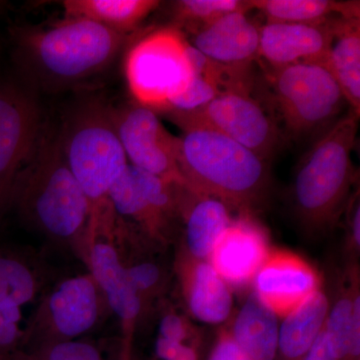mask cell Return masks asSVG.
I'll use <instances>...</instances> for the list:
<instances>
[{
	"instance_id": "cell-18",
	"label": "cell",
	"mask_w": 360,
	"mask_h": 360,
	"mask_svg": "<svg viewBox=\"0 0 360 360\" xmlns=\"http://www.w3.org/2000/svg\"><path fill=\"white\" fill-rule=\"evenodd\" d=\"M182 295L193 319L219 324L231 316V286L207 260L195 259L180 250L176 262Z\"/></svg>"
},
{
	"instance_id": "cell-21",
	"label": "cell",
	"mask_w": 360,
	"mask_h": 360,
	"mask_svg": "<svg viewBox=\"0 0 360 360\" xmlns=\"http://www.w3.org/2000/svg\"><path fill=\"white\" fill-rule=\"evenodd\" d=\"M329 298L319 288L283 319L276 360H303L323 330Z\"/></svg>"
},
{
	"instance_id": "cell-8",
	"label": "cell",
	"mask_w": 360,
	"mask_h": 360,
	"mask_svg": "<svg viewBox=\"0 0 360 360\" xmlns=\"http://www.w3.org/2000/svg\"><path fill=\"white\" fill-rule=\"evenodd\" d=\"M180 186L129 165L110 193L115 227L141 240L165 245L179 219Z\"/></svg>"
},
{
	"instance_id": "cell-17",
	"label": "cell",
	"mask_w": 360,
	"mask_h": 360,
	"mask_svg": "<svg viewBox=\"0 0 360 360\" xmlns=\"http://www.w3.org/2000/svg\"><path fill=\"white\" fill-rule=\"evenodd\" d=\"M248 11L225 14L194 30L189 44L219 65L250 66L258 58L260 26L248 18Z\"/></svg>"
},
{
	"instance_id": "cell-16",
	"label": "cell",
	"mask_w": 360,
	"mask_h": 360,
	"mask_svg": "<svg viewBox=\"0 0 360 360\" xmlns=\"http://www.w3.org/2000/svg\"><path fill=\"white\" fill-rule=\"evenodd\" d=\"M269 252L264 229L243 214L231 220L207 262L229 286L241 288L255 279Z\"/></svg>"
},
{
	"instance_id": "cell-30",
	"label": "cell",
	"mask_w": 360,
	"mask_h": 360,
	"mask_svg": "<svg viewBox=\"0 0 360 360\" xmlns=\"http://www.w3.org/2000/svg\"><path fill=\"white\" fill-rule=\"evenodd\" d=\"M21 309L0 307V355L4 359L23 347L25 329L20 328Z\"/></svg>"
},
{
	"instance_id": "cell-12",
	"label": "cell",
	"mask_w": 360,
	"mask_h": 360,
	"mask_svg": "<svg viewBox=\"0 0 360 360\" xmlns=\"http://www.w3.org/2000/svg\"><path fill=\"white\" fill-rule=\"evenodd\" d=\"M111 117L130 165L168 184L186 186L177 162L179 139L163 127L155 111L129 104L111 108Z\"/></svg>"
},
{
	"instance_id": "cell-10",
	"label": "cell",
	"mask_w": 360,
	"mask_h": 360,
	"mask_svg": "<svg viewBox=\"0 0 360 360\" xmlns=\"http://www.w3.org/2000/svg\"><path fill=\"white\" fill-rule=\"evenodd\" d=\"M250 89L236 87L224 90L198 110L167 115L182 130H212L269 162L281 146L283 134L274 118L251 96Z\"/></svg>"
},
{
	"instance_id": "cell-9",
	"label": "cell",
	"mask_w": 360,
	"mask_h": 360,
	"mask_svg": "<svg viewBox=\"0 0 360 360\" xmlns=\"http://www.w3.org/2000/svg\"><path fill=\"white\" fill-rule=\"evenodd\" d=\"M108 310L91 274L68 277L41 297L25 329L23 348L80 340Z\"/></svg>"
},
{
	"instance_id": "cell-15",
	"label": "cell",
	"mask_w": 360,
	"mask_h": 360,
	"mask_svg": "<svg viewBox=\"0 0 360 360\" xmlns=\"http://www.w3.org/2000/svg\"><path fill=\"white\" fill-rule=\"evenodd\" d=\"M338 20L321 25L265 23L260 26L258 58L272 70L297 63L324 66Z\"/></svg>"
},
{
	"instance_id": "cell-28",
	"label": "cell",
	"mask_w": 360,
	"mask_h": 360,
	"mask_svg": "<svg viewBox=\"0 0 360 360\" xmlns=\"http://www.w3.org/2000/svg\"><path fill=\"white\" fill-rule=\"evenodd\" d=\"M174 15L179 27L193 32L225 14L248 11L246 1L240 0H179L174 2Z\"/></svg>"
},
{
	"instance_id": "cell-20",
	"label": "cell",
	"mask_w": 360,
	"mask_h": 360,
	"mask_svg": "<svg viewBox=\"0 0 360 360\" xmlns=\"http://www.w3.org/2000/svg\"><path fill=\"white\" fill-rule=\"evenodd\" d=\"M278 319L253 290L236 315L229 333L251 360H276Z\"/></svg>"
},
{
	"instance_id": "cell-19",
	"label": "cell",
	"mask_w": 360,
	"mask_h": 360,
	"mask_svg": "<svg viewBox=\"0 0 360 360\" xmlns=\"http://www.w3.org/2000/svg\"><path fill=\"white\" fill-rule=\"evenodd\" d=\"M231 208L212 196L180 188L179 219L184 224L181 250L195 259L207 260L231 224Z\"/></svg>"
},
{
	"instance_id": "cell-14",
	"label": "cell",
	"mask_w": 360,
	"mask_h": 360,
	"mask_svg": "<svg viewBox=\"0 0 360 360\" xmlns=\"http://www.w3.org/2000/svg\"><path fill=\"white\" fill-rule=\"evenodd\" d=\"M253 281L257 295L279 319L321 288L314 267L300 255L284 250L270 251Z\"/></svg>"
},
{
	"instance_id": "cell-24",
	"label": "cell",
	"mask_w": 360,
	"mask_h": 360,
	"mask_svg": "<svg viewBox=\"0 0 360 360\" xmlns=\"http://www.w3.org/2000/svg\"><path fill=\"white\" fill-rule=\"evenodd\" d=\"M156 0H65V18H85L129 35L160 6Z\"/></svg>"
},
{
	"instance_id": "cell-25",
	"label": "cell",
	"mask_w": 360,
	"mask_h": 360,
	"mask_svg": "<svg viewBox=\"0 0 360 360\" xmlns=\"http://www.w3.org/2000/svg\"><path fill=\"white\" fill-rule=\"evenodd\" d=\"M44 283L41 267L32 258L11 250H0V307L28 304Z\"/></svg>"
},
{
	"instance_id": "cell-32",
	"label": "cell",
	"mask_w": 360,
	"mask_h": 360,
	"mask_svg": "<svg viewBox=\"0 0 360 360\" xmlns=\"http://www.w3.org/2000/svg\"><path fill=\"white\" fill-rule=\"evenodd\" d=\"M207 360H251L239 348L229 331H222Z\"/></svg>"
},
{
	"instance_id": "cell-29",
	"label": "cell",
	"mask_w": 360,
	"mask_h": 360,
	"mask_svg": "<svg viewBox=\"0 0 360 360\" xmlns=\"http://www.w3.org/2000/svg\"><path fill=\"white\" fill-rule=\"evenodd\" d=\"M7 360H104V357L94 343L77 340L23 348Z\"/></svg>"
},
{
	"instance_id": "cell-3",
	"label": "cell",
	"mask_w": 360,
	"mask_h": 360,
	"mask_svg": "<svg viewBox=\"0 0 360 360\" xmlns=\"http://www.w3.org/2000/svg\"><path fill=\"white\" fill-rule=\"evenodd\" d=\"M177 162L187 188L250 215L269 198V162L212 130H184Z\"/></svg>"
},
{
	"instance_id": "cell-35",
	"label": "cell",
	"mask_w": 360,
	"mask_h": 360,
	"mask_svg": "<svg viewBox=\"0 0 360 360\" xmlns=\"http://www.w3.org/2000/svg\"><path fill=\"white\" fill-rule=\"evenodd\" d=\"M0 360H7V359H4V356H1V355H0Z\"/></svg>"
},
{
	"instance_id": "cell-33",
	"label": "cell",
	"mask_w": 360,
	"mask_h": 360,
	"mask_svg": "<svg viewBox=\"0 0 360 360\" xmlns=\"http://www.w3.org/2000/svg\"><path fill=\"white\" fill-rule=\"evenodd\" d=\"M303 360H335L329 349L328 338H326L324 329Z\"/></svg>"
},
{
	"instance_id": "cell-34",
	"label": "cell",
	"mask_w": 360,
	"mask_h": 360,
	"mask_svg": "<svg viewBox=\"0 0 360 360\" xmlns=\"http://www.w3.org/2000/svg\"><path fill=\"white\" fill-rule=\"evenodd\" d=\"M165 360H198V352L193 345L184 343L172 356Z\"/></svg>"
},
{
	"instance_id": "cell-31",
	"label": "cell",
	"mask_w": 360,
	"mask_h": 360,
	"mask_svg": "<svg viewBox=\"0 0 360 360\" xmlns=\"http://www.w3.org/2000/svg\"><path fill=\"white\" fill-rule=\"evenodd\" d=\"M158 338L172 342L186 343L191 338V329L184 317L176 312H167L161 317Z\"/></svg>"
},
{
	"instance_id": "cell-2",
	"label": "cell",
	"mask_w": 360,
	"mask_h": 360,
	"mask_svg": "<svg viewBox=\"0 0 360 360\" xmlns=\"http://www.w3.org/2000/svg\"><path fill=\"white\" fill-rule=\"evenodd\" d=\"M359 116L348 110L315 139L296 167L291 205L298 222L310 233L333 229L354 193L359 174L352 155Z\"/></svg>"
},
{
	"instance_id": "cell-11",
	"label": "cell",
	"mask_w": 360,
	"mask_h": 360,
	"mask_svg": "<svg viewBox=\"0 0 360 360\" xmlns=\"http://www.w3.org/2000/svg\"><path fill=\"white\" fill-rule=\"evenodd\" d=\"M32 94L13 84H0V219L8 210L14 184L32 160L44 132Z\"/></svg>"
},
{
	"instance_id": "cell-1",
	"label": "cell",
	"mask_w": 360,
	"mask_h": 360,
	"mask_svg": "<svg viewBox=\"0 0 360 360\" xmlns=\"http://www.w3.org/2000/svg\"><path fill=\"white\" fill-rule=\"evenodd\" d=\"M9 210L51 243L71 248L85 262L89 202L68 167L58 134L44 129L34 155L14 184Z\"/></svg>"
},
{
	"instance_id": "cell-23",
	"label": "cell",
	"mask_w": 360,
	"mask_h": 360,
	"mask_svg": "<svg viewBox=\"0 0 360 360\" xmlns=\"http://www.w3.org/2000/svg\"><path fill=\"white\" fill-rule=\"evenodd\" d=\"M269 22L321 25L336 18H360L359 1L335 0H248Z\"/></svg>"
},
{
	"instance_id": "cell-7",
	"label": "cell",
	"mask_w": 360,
	"mask_h": 360,
	"mask_svg": "<svg viewBox=\"0 0 360 360\" xmlns=\"http://www.w3.org/2000/svg\"><path fill=\"white\" fill-rule=\"evenodd\" d=\"M191 44L179 28L148 33L132 45L125 59V77L137 104L165 112L170 99L193 75Z\"/></svg>"
},
{
	"instance_id": "cell-26",
	"label": "cell",
	"mask_w": 360,
	"mask_h": 360,
	"mask_svg": "<svg viewBox=\"0 0 360 360\" xmlns=\"http://www.w3.org/2000/svg\"><path fill=\"white\" fill-rule=\"evenodd\" d=\"M354 277L352 286L341 291L335 302L329 305L328 319L324 324L323 329L328 338L329 349L335 360L349 359L354 298L359 291L356 277Z\"/></svg>"
},
{
	"instance_id": "cell-22",
	"label": "cell",
	"mask_w": 360,
	"mask_h": 360,
	"mask_svg": "<svg viewBox=\"0 0 360 360\" xmlns=\"http://www.w3.org/2000/svg\"><path fill=\"white\" fill-rule=\"evenodd\" d=\"M349 110L360 115V18H340L324 63Z\"/></svg>"
},
{
	"instance_id": "cell-13",
	"label": "cell",
	"mask_w": 360,
	"mask_h": 360,
	"mask_svg": "<svg viewBox=\"0 0 360 360\" xmlns=\"http://www.w3.org/2000/svg\"><path fill=\"white\" fill-rule=\"evenodd\" d=\"M85 264L103 293L108 310L120 321L125 340L129 342L146 311L130 283L112 232L90 236Z\"/></svg>"
},
{
	"instance_id": "cell-5",
	"label": "cell",
	"mask_w": 360,
	"mask_h": 360,
	"mask_svg": "<svg viewBox=\"0 0 360 360\" xmlns=\"http://www.w3.org/2000/svg\"><path fill=\"white\" fill-rule=\"evenodd\" d=\"M127 37L85 18H65L51 27L26 33L20 47L25 63L40 79L68 85L105 70Z\"/></svg>"
},
{
	"instance_id": "cell-6",
	"label": "cell",
	"mask_w": 360,
	"mask_h": 360,
	"mask_svg": "<svg viewBox=\"0 0 360 360\" xmlns=\"http://www.w3.org/2000/svg\"><path fill=\"white\" fill-rule=\"evenodd\" d=\"M267 77L283 134L291 141L316 139L340 117L347 104L326 66L297 63L271 68Z\"/></svg>"
},
{
	"instance_id": "cell-4",
	"label": "cell",
	"mask_w": 360,
	"mask_h": 360,
	"mask_svg": "<svg viewBox=\"0 0 360 360\" xmlns=\"http://www.w3.org/2000/svg\"><path fill=\"white\" fill-rule=\"evenodd\" d=\"M59 141L71 172L90 206V233L115 224L110 193L129 167L116 135L111 108L89 103L73 111L63 124Z\"/></svg>"
},
{
	"instance_id": "cell-27",
	"label": "cell",
	"mask_w": 360,
	"mask_h": 360,
	"mask_svg": "<svg viewBox=\"0 0 360 360\" xmlns=\"http://www.w3.org/2000/svg\"><path fill=\"white\" fill-rule=\"evenodd\" d=\"M120 255L130 283L141 298L146 311L151 303L165 291L167 283V271L162 265L151 258L135 257L122 251H120Z\"/></svg>"
}]
</instances>
